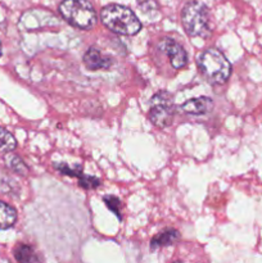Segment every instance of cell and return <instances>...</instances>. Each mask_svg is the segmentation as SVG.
I'll list each match as a JSON object with an SVG mask.
<instances>
[{"label": "cell", "instance_id": "1", "mask_svg": "<svg viewBox=\"0 0 262 263\" xmlns=\"http://www.w3.org/2000/svg\"><path fill=\"white\" fill-rule=\"evenodd\" d=\"M100 20L110 31L120 35H136L141 30V22L135 13L120 4H109L103 8Z\"/></svg>", "mask_w": 262, "mask_h": 263}, {"label": "cell", "instance_id": "2", "mask_svg": "<svg viewBox=\"0 0 262 263\" xmlns=\"http://www.w3.org/2000/svg\"><path fill=\"white\" fill-rule=\"evenodd\" d=\"M200 73L212 85H222L228 81L231 73L230 62L217 49H207L198 58Z\"/></svg>", "mask_w": 262, "mask_h": 263}, {"label": "cell", "instance_id": "3", "mask_svg": "<svg viewBox=\"0 0 262 263\" xmlns=\"http://www.w3.org/2000/svg\"><path fill=\"white\" fill-rule=\"evenodd\" d=\"M181 22L185 32L192 37H208L212 32L208 8L200 2H189L181 12Z\"/></svg>", "mask_w": 262, "mask_h": 263}, {"label": "cell", "instance_id": "4", "mask_svg": "<svg viewBox=\"0 0 262 263\" xmlns=\"http://www.w3.org/2000/svg\"><path fill=\"white\" fill-rule=\"evenodd\" d=\"M59 12L69 25L81 30H89L97 23V12L87 0H63Z\"/></svg>", "mask_w": 262, "mask_h": 263}, {"label": "cell", "instance_id": "5", "mask_svg": "<svg viewBox=\"0 0 262 263\" xmlns=\"http://www.w3.org/2000/svg\"><path fill=\"white\" fill-rule=\"evenodd\" d=\"M175 109L169 92L161 91L152 98V107L149 110V120L157 127H167L174 122Z\"/></svg>", "mask_w": 262, "mask_h": 263}, {"label": "cell", "instance_id": "6", "mask_svg": "<svg viewBox=\"0 0 262 263\" xmlns=\"http://www.w3.org/2000/svg\"><path fill=\"white\" fill-rule=\"evenodd\" d=\"M20 25L25 30L32 31L38 30V28L51 27V26L57 27L59 26V20L53 13L45 9H30L23 13Z\"/></svg>", "mask_w": 262, "mask_h": 263}, {"label": "cell", "instance_id": "7", "mask_svg": "<svg viewBox=\"0 0 262 263\" xmlns=\"http://www.w3.org/2000/svg\"><path fill=\"white\" fill-rule=\"evenodd\" d=\"M159 49L169 57L170 63L174 68L181 69L186 66L188 63V55L185 49L180 45L177 41L174 39L166 37L161 41L159 44Z\"/></svg>", "mask_w": 262, "mask_h": 263}, {"label": "cell", "instance_id": "8", "mask_svg": "<svg viewBox=\"0 0 262 263\" xmlns=\"http://www.w3.org/2000/svg\"><path fill=\"white\" fill-rule=\"evenodd\" d=\"M84 63L89 69H108L112 66V59L104 55L100 50L95 48H90L84 55Z\"/></svg>", "mask_w": 262, "mask_h": 263}, {"label": "cell", "instance_id": "9", "mask_svg": "<svg viewBox=\"0 0 262 263\" xmlns=\"http://www.w3.org/2000/svg\"><path fill=\"white\" fill-rule=\"evenodd\" d=\"M213 107L212 99L207 97H199L194 98V99H189L181 105V109L184 112L189 113V115H204L208 113Z\"/></svg>", "mask_w": 262, "mask_h": 263}, {"label": "cell", "instance_id": "10", "mask_svg": "<svg viewBox=\"0 0 262 263\" xmlns=\"http://www.w3.org/2000/svg\"><path fill=\"white\" fill-rule=\"evenodd\" d=\"M180 235L176 230L174 229H167V230L162 231L158 235L154 236L151 241L152 248H161V247H167L174 244L175 241L179 240Z\"/></svg>", "mask_w": 262, "mask_h": 263}, {"label": "cell", "instance_id": "11", "mask_svg": "<svg viewBox=\"0 0 262 263\" xmlns=\"http://www.w3.org/2000/svg\"><path fill=\"white\" fill-rule=\"evenodd\" d=\"M17 221V212L12 205L0 200V230L12 228Z\"/></svg>", "mask_w": 262, "mask_h": 263}, {"label": "cell", "instance_id": "12", "mask_svg": "<svg viewBox=\"0 0 262 263\" xmlns=\"http://www.w3.org/2000/svg\"><path fill=\"white\" fill-rule=\"evenodd\" d=\"M15 146H17V141L14 136L5 128L0 127V153H9L14 151Z\"/></svg>", "mask_w": 262, "mask_h": 263}, {"label": "cell", "instance_id": "13", "mask_svg": "<svg viewBox=\"0 0 262 263\" xmlns=\"http://www.w3.org/2000/svg\"><path fill=\"white\" fill-rule=\"evenodd\" d=\"M14 257L18 262H36L39 261V258L36 257L35 252L31 248L30 246H26V244H21L15 248L14 251Z\"/></svg>", "mask_w": 262, "mask_h": 263}, {"label": "cell", "instance_id": "14", "mask_svg": "<svg viewBox=\"0 0 262 263\" xmlns=\"http://www.w3.org/2000/svg\"><path fill=\"white\" fill-rule=\"evenodd\" d=\"M80 185L85 189H94V187L99 186L100 180L94 176H85V175H80L79 176Z\"/></svg>", "mask_w": 262, "mask_h": 263}, {"label": "cell", "instance_id": "15", "mask_svg": "<svg viewBox=\"0 0 262 263\" xmlns=\"http://www.w3.org/2000/svg\"><path fill=\"white\" fill-rule=\"evenodd\" d=\"M104 203L113 213H116L121 218V202L118 198L113 197V195H107V197H104Z\"/></svg>", "mask_w": 262, "mask_h": 263}, {"label": "cell", "instance_id": "16", "mask_svg": "<svg viewBox=\"0 0 262 263\" xmlns=\"http://www.w3.org/2000/svg\"><path fill=\"white\" fill-rule=\"evenodd\" d=\"M9 166H10V168H13L15 172H18V174H21V175H26V172H27V167L25 166V163H23L22 159L18 158L17 156L10 157Z\"/></svg>", "mask_w": 262, "mask_h": 263}, {"label": "cell", "instance_id": "17", "mask_svg": "<svg viewBox=\"0 0 262 263\" xmlns=\"http://www.w3.org/2000/svg\"><path fill=\"white\" fill-rule=\"evenodd\" d=\"M57 170L59 172L64 175H68V176H77L79 177L81 175V166H67V164H57Z\"/></svg>", "mask_w": 262, "mask_h": 263}, {"label": "cell", "instance_id": "18", "mask_svg": "<svg viewBox=\"0 0 262 263\" xmlns=\"http://www.w3.org/2000/svg\"><path fill=\"white\" fill-rule=\"evenodd\" d=\"M5 20V15H4V9L3 8H0V22H3V21Z\"/></svg>", "mask_w": 262, "mask_h": 263}, {"label": "cell", "instance_id": "19", "mask_svg": "<svg viewBox=\"0 0 262 263\" xmlns=\"http://www.w3.org/2000/svg\"><path fill=\"white\" fill-rule=\"evenodd\" d=\"M0 55H2V43H0Z\"/></svg>", "mask_w": 262, "mask_h": 263}]
</instances>
